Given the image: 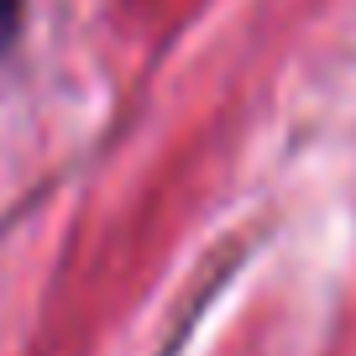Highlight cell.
<instances>
[{
  "label": "cell",
  "instance_id": "1",
  "mask_svg": "<svg viewBox=\"0 0 356 356\" xmlns=\"http://www.w3.org/2000/svg\"><path fill=\"white\" fill-rule=\"evenodd\" d=\"M22 6L26 0H0V53L16 42V32H22Z\"/></svg>",
  "mask_w": 356,
  "mask_h": 356
}]
</instances>
